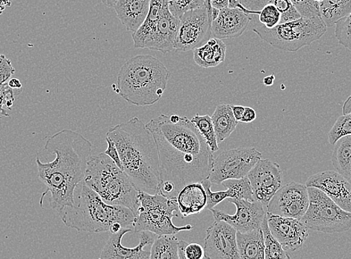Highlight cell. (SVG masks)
Returning <instances> with one entry per match:
<instances>
[{
  "mask_svg": "<svg viewBox=\"0 0 351 259\" xmlns=\"http://www.w3.org/2000/svg\"><path fill=\"white\" fill-rule=\"evenodd\" d=\"M83 182L105 203L129 208L136 216L140 206L139 190L126 172L105 153L90 156Z\"/></svg>",
  "mask_w": 351,
  "mask_h": 259,
  "instance_id": "6",
  "label": "cell"
},
{
  "mask_svg": "<svg viewBox=\"0 0 351 259\" xmlns=\"http://www.w3.org/2000/svg\"><path fill=\"white\" fill-rule=\"evenodd\" d=\"M351 136V113L343 114L337 119L328 133L331 145H335L341 137Z\"/></svg>",
  "mask_w": 351,
  "mask_h": 259,
  "instance_id": "33",
  "label": "cell"
},
{
  "mask_svg": "<svg viewBox=\"0 0 351 259\" xmlns=\"http://www.w3.org/2000/svg\"><path fill=\"white\" fill-rule=\"evenodd\" d=\"M335 36L339 43L351 50V12L336 23Z\"/></svg>",
  "mask_w": 351,
  "mask_h": 259,
  "instance_id": "36",
  "label": "cell"
},
{
  "mask_svg": "<svg viewBox=\"0 0 351 259\" xmlns=\"http://www.w3.org/2000/svg\"><path fill=\"white\" fill-rule=\"evenodd\" d=\"M228 202L237 207L235 214H228L219 210L213 208L212 212L215 221L227 222L235 228L237 232H247L261 228L266 216L264 206L254 200L229 198Z\"/></svg>",
  "mask_w": 351,
  "mask_h": 259,
  "instance_id": "13",
  "label": "cell"
},
{
  "mask_svg": "<svg viewBox=\"0 0 351 259\" xmlns=\"http://www.w3.org/2000/svg\"><path fill=\"white\" fill-rule=\"evenodd\" d=\"M195 126L202 134L207 145L211 149V151L214 153L219 150L218 140L214 129L213 121L210 115L206 114L200 116L196 114L191 120Z\"/></svg>",
  "mask_w": 351,
  "mask_h": 259,
  "instance_id": "31",
  "label": "cell"
},
{
  "mask_svg": "<svg viewBox=\"0 0 351 259\" xmlns=\"http://www.w3.org/2000/svg\"><path fill=\"white\" fill-rule=\"evenodd\" d=\"M256 119V112L254 108L250 107H245L243 115L241 116L240 122L241 123H252Z\"/></svg>",
  "mask_w": 351,
  "mask_h": 259,
  "instance_id": "44",
  "label": "cell"
},
{
  "mask_svg": "<svg viewBox=\"0 0 351 259\" xmlns=\"http://www.w3.org/2000/svg\"><path fill=\"white\" fill-rule=\"evenodd\" d=\"M211 119L219 144L231 136L239 123L228 104L217 106Z\"/></svg>",
  "mask_w": 351,
  "mask_h": 259,
  "instance_id": "26",
  "label": "cell"
},
{
  "mask_svg": "<svg viewBox=\"0 0 351 259\" xmlns=\"http://www.w3.org/2000/svg\"><path fill=\"white\" fill-rule=\"evenodd\" d=\"M227 47L219 38H210L193 50L195 63L203 69L215 68L225 61Z\"/></svg>",
  "mask_w": 351,
  "mask_h": 259,
  "instance_id": "24",
  "label": "cell"
},
{
  "mask_svg": "<svg viewBox=\"0 0 351 259\" xmlns=\"http://www.w3.org/2000/svg\"><path fill=\"white\" fill-rule=\"evenodd\" d=\"M238 251L240 258L265 259L264 238L262 228L237 232Z\"/></svg>",
  "mask_w": 351,
  "mask_h": 259,
  "instance_id": "25",
  "label": "cell"
},
{
  "mask_svg": "<svg viewBox=\"0 0 351 259\" xmlns=\"http://www.w3.org/2000/svg\"><path fill=\"white\" fill-rule=\"evenodd\" d=\"M77 188L79 193L75 191L74 204L60 213L66 227L90 233L110 231L114 223H121L123 227H133L136 215L129 208L105 203L83 181Z\"/></svg>",
  "mask_w": 351,
  "mask_h": 259,
  "instance_id": "4",
  "label": "cell"
},
{
  "mask_svg": "<svg viewBox=\"0 0 351 259\" xmlns=\"http://www.w3.org/2000/svg\"><path fill=\"white\" fill-rule=\"evenodd\" d=\"M186 259L205 258L204 249L202 245L192 243L189 244L185 250Z\"/></svg>",
  "mask_w": 351,
  "mask_h": 259,
  "instance_id": "41",
  "label": "cell"
},
{
  "mask_svg": "<svg viewBox=\"0 0 351 259\" xmlns=\"http://www.w3.org/2000/svg\"><path fill=\"white\" fill-rule=\"evenodd\" d=\"M263 232L265 259H287L290 256L284 249L279 242L275 239L267 223V215L261 225Z\"/></svg>",
  "mask_w": 351,
  "mask_h": 259,
  "instance_id": "32",
  "label": "cell"
},
{
  "mask_svg": "<svg viewBox=\"0 0 351 259\" xmlns=\"http://www.w3.org/2000/svg\"><path fill=\"white\" fill-rule=\"evenodd\" d=\"M122 228H123V227L121 223H114L111 225L110 231L111 232V233L114 234L119 232V231H121Z\"/></svg>",
  "mask_w": 351,
  "mask_h": 259,
  "instance_id": "51",
  "label": "cell"
},
{
  "mask_svg": "<svg viewBox=\"0 0 351 259\" xmlns=\"http://www.w3.org/2000/svg\"><path fill=\"white\" fill-rule=\"evenodd\" d=\"M149 4L150 0H118L114 8L123 26L132 34L145 21Z\"/></svg>",
  "mask_w": 351,
  "mask_h": 259,
  "instance_id": "21",
  "label": "cell"
},
{
  "mask_svg": "<svg viewBox=\"0 0 351 259\" xmlns=\"http://www.w3.org/2000/svg\"><path fill=\"white\" fill-rule=\"evenodd\" d=\"M341 174L351 184V163L341 171Z\"/></svg>",
  "mask_w": 351,
  "mask_h": 259,
  "instance_id": "50",
  "label": "cell"
},
{
  "mask_svg": "<svg viewBox=\"0 0 351 259\" xmlns=\"http://www.w3.org/2000/svg\"><path fill=\"white\" fill-rule=\"evenodd\" d=\"M179 211L183 217L202 212L207 205V195L202 182L184 186L177 196Z\"/></svg>",
  "mask_w": 351,
  "mask_h": 259,
  "instance_id": "22",
  "label": "cell"
},
{
  "mask_svg": "<svg viewBox=\"0 0 351 259\" xmlns=\"http://www.w3.org/2000/svg\"><path fill=\"white\" fill-rule=\"evenodd\" d=\"M237 1L247 10L254 12L258 15L262 8L269 3L270 0H237Z\"/></svg>",
  "mask_w": 351,
  "mask_h": 259,
  "instance_id": "42",
  "label": "cell"
},
{
  "mask_svg": "<svg viewBox=\"0 0 351 259\" xmlns=\"http://www.w3.org/2000/svg\"><path fill=\"white\" fill-rule=\"evenodd\" d=\"M106 140L107 142L108 147L104 153L108 156H110L121 169L123 170L118 149H117L114 142L111 138L108 137H106Z\"/></svg>",
  "mask_w": 351,
  "mask_h": 259,
  "instance_id": "43",
  "label": "cell"
},
{
  "mask_svg": "<svg viewBox=\"0 0 351 259\" xmlns=\"http://www.w3.org/2000/svg\"><path fill=\"white\" fill-rule=\"evenodd\" d=\"M303 18H313L321 16L320 4L315 0H291Z\"/></svg>",
  "mask_w": 351,
  "mask_h": 259,
  "instance_id": "39",
  "label": "cell"
},
{
  "mask_svg": "<svg viewBox=\"0 0 351 259\" xmlns=\"http://www.w3.org/2000/svg\"><path fill=\"white\" fill-rule=\"evenodd\" d=\"M235 228L223 221H215L206 230L204 239L205 258L239 259Z\"/></svg>",
  "mask_w": 351,
  "mask_h": 259,
  "instance_id": "14",
  "label": "cell"
},
{
  "mask_svg": "<svg viewBox=\"0 0 351 259\" xmlns=\"http://www.w3.org/2000/svg\"><path fill=\"white\" fill-rule=\"evenodd\" d=\"M252 21L250 14L240 8H224L212 23V34L221 40L238 38L243 34Z\"/></svg>",
  "mask_w": 351,
  "mask_h": 259,
  "instance_id": "19",
  "label": "cell"
},
{
  "mask_svg": "<svg viewBox=\"0 0 351 259\" xmlns=\"http://www.w3.org/2000/svg\"><path fill=\"white\" fill-rule=\"evenodd\" d=\"M101 2L107 7L114 8L118 0H101Z\"/></svg>",
  "mask_w": 351,
  "mask_h": 259,
  "instance_id": "53",
  "label": "cell"
},
{
  "mask_svg": "<svg viewBox=\"0 0 351 259\" xmlns=\"http://www.w3.org/2000/svg\"><path fill=\"white\" fill-rule=\"evenodd\" d=\"M308 202L306 185L292 182L276 192L266 207L267 212L300 220L307 210Z\"/></svg>",
  "mask_w": 351,
  "mask_h": 259,
  "instance_id": "12",
  "label": "cell"
},
{
  "mask_svg": "<svg viewBox=\"0 0 351 259\" xmlns=\"http://www.w3.org/2000/svg\"><path fill=\"white\" fill-rule=\"evenodd\" d=\"M351 12V0H323L320 3L321 18L327 27Z\"/></svg>",
  "mask_w": 351,
  "mask_h": 259,
  "instance_id": "27",
  "label": "cell"
},
{
  "mask_svg": "<svg viewBox=\"0 0 351 259\" xmlns=\"http://www.w3.org/2000/svg\"><path fill=\"white\" fill-rule=\"evenodd\" d=\"M180 19L174 51L187 52L203 46L212 36V20L206 6L184 14Z\"/></svg>",
  "mask_w": 351,
  "mask_h": 259,
  "instance_id": "11",
  "label": "cell"
},
{
  "mask_svg": "<svg viewBox=\"0 0 351 259\" xmlns=\"http://www.w3.org/2000/svg\"><path fill=\"white\" fill-rule=\"evenodd\" d=\"M8 86L15 90H22L23 86L20 80L16 79H12L8 82Z\"/></svg>",
  "mask_w": 351,
  "mask_h": 259,
  "instance_id": "47",
  "label": "cell"
},
{
  "mask_svg": "<svg viewBox=\"0 0 351 259\" xmlns=\"http://www.w3.org/2000/svg\"><path fill=\"white\" fill-rule=\"evenodd\" d=\"M221 185L224 190L226 199H242L254 201V193L252 185L247 177L241 179H232L223 181Z\"/></svg>",
  "mask_w": 351,
  "mask_h": 259,
  "instance_id": "29",
  "label": "cell"
},
{
  "mask_svg": "<svg viewBox=\"0 0 351 259\" xmlns=\"http://www.w3.org/2000/svg\"><path fill=\"white\" fill-rule=\"evenodd\" d=\"M92 151L90 141L71 130H63L46 141L44 152L55 156L52 162L44 163L38 157V175L46 186L40 205L49 195V204L61 213L75 202V191L85 178Z\"/></svg>",
  "mask_w": 351,
  "mask_h": 259,
  "instance_id": "2",
  "label": "cell"
},
{
  "mask_svg": "<svg viewBox=\"0 0 351 259\" xmlns=\"http://www.w3.org/2000/svg\"><path fill=\"white\" fill-rule=\"evenodd\" d=\"M170 72L158 58L149 55L132 57L119 73L118 92L130 104L152 106L160 101Z\"/></svg>",
  "mask_w": 351,
  "mask_h": 259,
  "instance_id": "5",
  "label": "cell"
},
{
  "mask_svg": "<svg viewBox=\"0 0 351 259\" xmlns=\"http://www.w3.org/2000/svg\"><path fill=\"white\" fill-rule=\"evenodd\" d=\"M168 5V0H150L149 12L145 21L137 32L132 34L135 48H145L165 8Z\"/></svg>",
  "mask_w": 351,
  "mask_h": 259,
  "instance_id": "23",
  "label": "cell"
},
{
  "mask_svg": "<svg viewBox=\"0 0 351 259\" xmlns=\"http://www.w3.org/2000/svg\"><path fill=\"white\" fill-rule=\"evenodd\" d=\"M180 23V19L173 16L169 10V5L167 6L145 48L162 53L173 51Z\"/></svg>",
  "mask_w": 351,
  "mask_h": 259,
  "instance_id": "20",
  "label": "cell"
},
{
  "mask_svg": "<svg viewBox=\"0 0 351 259\" xmlns=\"http://www.w3.org/2000/svg\"><path fill=\"white\" fill-rule=\"evenodd\" d=\"M247 177L252 185L254 199L265 207L282 186L280 166L269 160L261 158Z\"/></svg>",
  "mask_w": 351,
  "mask_h": 259,
  "instance_id": "15",
  "label": "cell"
},
{
  "mask_svg": "<svg viewBox=\"0 0 351 259\" xmlns=\"http://www.w3.org/2000/svg\"><path fill=\"white\" fill-rule=\"evenodd\" d=\"M234 116L237 121L240 122L242 115H243L245 107L242 106H230Z\"/></svg>",
  "mask_w": 351,
  "mask_h": 259,
  "instance_id": "45",
  "label": "cell"
},
{
  "mask_svg": "<svg viewBox=\"0 0 351 259\" xmlns=\"http://www.w3.org/2000/svg\"><path fill=\"white\" fill-rule=\"evenodd\" d=\"M281 14L271 3L265 5L258 14V21L267 29H272L280 23Z\"/></svg>",
  "mask_w": 351,
  "mask_h": 259,
  "instance_id": "38",
  "label": "cell"
},
{
  "mask_svg": "<svg viewBox=\"0 0 351 259\" xmlns=\"http://www.w3.org/2000/svg\"><path fill=\"white\" fill-rule=\"evenodd\" d=\"M266 215L273 236L287 252H294L303 247L308 237V229L300 220L267 212Z\"/></svg>",
  "mask_w": 351,
  "mask_h": 259,
  "instance_id": "16",
  "label": "cell"
},
{
  "mask_svg": "<svg viewBox=\"0 0 351 259\" xmlns=\"http://www.w3.org/2000/svg\"><path fill=\"white\" fill-rule=\"evenodd\" d=\"M275 77L274 75H271V76L266 77L264 78L263 82L265 86H271L274 84Z\"/></svg>",
  "mask_w": 351,
  "mask_h": 259,
  "instance_id": "52",
  "label": "cell"
},
{
  "mask_svg": "<svg viewBox=\"0 0 351 259\" xmlns=\"http://www.w3.org/2000/svg\"><path fill=\"white\" fill-rule=\"evenodd\" d=\"M11 6L12 2L10 0H0V15L5 12L6 8Z\"/></svg>",
  "mask_w": 351,
  "mask_h": 259,
  "instance_id": "49",
  "label": "cell"
},
{
  "mask_svg": "<svg viewBox=\"0 0 351 259\" xmlns=\"http://www.w3.org/2000/svg\"><path fill=\"white\" fill-rule=\"evenodd\" d=\"M178 244L174 236H158L150 249V259H179Z\"/></svg>",
  "mask_w": 351,
  "mask_h": 259,
  "instance_id": "28",
  "label": "cell"
},
{
  "mask_svg": "<svg viewBox=\"0 0 351 259\" xmlns=\"http://www.w3.org/2000/svg\"><path fill=\"white\" fill-rule=\"evenodd\" d=\"M152 132L160 163L157 194L177 198L180 190L210 177L214 156L202 134L187 116L172 122L160 114L146 124Z\"/></svg>",
  "mask_w": 351,
  "mask_h": 259,
  "instance_id": "1",
  "label": "cell"
},
{
  "mask_svg": "<svg viewBox=\"0 0 351 259\" xmlns=\"http://www.w3.org/2000/svg\"><path fill=\"white\" fill-rule=\"evenodd\" d=\"M171 14L180 18L187 12L197 10L205 5V0H168Z\"/></svg>",
  "mask_w": 351,
  "mask_h": 259,
  "instance_id": "35",
  "label": "cell"
},
{
  "mask_svg": "<svg viewBox=\"0 0 351 259\" xmlns=\"http://www.w3.org/2000/svg\"><path fill=\"white\" fill-rule=\"evenodd\" d=\"M328 27L321 16L313 18H300L277 27L267 29L262 23L256 24L253 31L266 43L286 52H297L319 40L327 32Z\"/></svg>",
  "mask_w": 351,
  "mask_h": 259,
  "instance_id": "7",
  "label": "cell"
},
{
  "mask_svg": "<svg viewBox=\"0 0 351 259\" xmlns=\"http://www.w3.org/2000/svg\"><path fill=\"white\" fill-rule=\"evenodd\" d=\"M132 231L131 228L123 227L119 232L112 233L99 258L150 259V252L145 251L144 248L152 245L158 236L149 231L140 232L138 245L133 248L125 247L122 245V239L127 233Z\"/></svg>",
  "mask_w": 351,
  "mask_h": 259,
  "instance_id": "18",
  "label": "cell"
},
{
  "mask_svg": "<svg viewBox=\"0 0 351 259\" xmlns=\"http://www.w3.org/2000/svg\"><path fill=\"white\" fill-rule=\"evenodd\" d=\"M106 137L116 145L123 169L138 190L157 194L160 182V163L152 132L139 119L132 118L110 129Z\"/></svg>",
  "mask_w": 351,
  "mask_h": 259,
  "instance_id": "3",
  "label": "cell"
},
{
  "mask_svg": "<svg viewBox=\"0 0 351 259\" xmlns=\"http://www.w3.org/2000/svg\"><path fill=\"white\" fill-rule=\"evenodd\" d=\"M140 206L133 223L136 232L149 231L158 236H175L182 231L193 229L191 224L177 227L172 221L179 217L177 198H168L161 195H149L139 190Z\"/></svg>",
  "mask_w": 351,
  "mask_h": 259,
  "instance_id": "8",
  "label": "cell"
},
{
  "mask_svg": "<svg viewBox=\"0 0 351 259\" xmlns=\"http://www.w3.org/2000/svg\"><path fill=\"white\" fill-rule=\"evenodd\" d=\"M269 3L275 5L280 12V23L295 21L302 18V15L298 12L291 0H270Z\"/></svg>",
  "mask_w": 351,
  "mask_h": 259,
  "instance_id": "37",
  "label": "cell"
},
{
  "mask_svg": "<svg viewBox=\"0 0 351 259\" xmlns=\"http://www.w3.org/2000/svg\"><path fill=\"white\" fill-rule=\"evenodd\" d=\"M262 157V153L255 148L225 150L214 158L208 179L215 185H221L227 180L246 177Z\"/></svg>",
  "mask_w": 351,
  "mask_h": 259,
  "instance_id": "10",
  "label": "cell"
},
{
  "mask_svg": "<svg viewBox=\"0 0 351 259\" xmlns=\"http://www.w3.org/2000/svg\"><path fill=\"white\" fill-rule=\"evenodd\" d=\"M15 73V69L10 60L0 54V83L6 82Z\"/></svg>",
  "mask_w": 351,
  "mask_h": 259,
  "instance_id": "40",
  "label": "cell"
},
{
  "mask_svg": "<svg viewBox=\"0 0 351 259\" xmlns=\"http://www.w3.org/2000/svg\"><path fill=\"white\" fill-rule=\"evenodd\" d=\"M306 186L320 189L342 210L351 213V184L339 172L317 173L307 180Z\"/></svg>",
  "mask_w": 351,
  "mask_h": 259,
  "instance_id": "17",
  "label": "cell"
},
{
  "mask_svg": "<svg viewBox=\"0 0 351 259\" xmlns=\"http://www.w3.org/2000/svg\"><path fill=\"white\" fill-rule=\"evenodd\" d=\"M332 155V164L339 173L351 163V136L339 138Z\"/></svg>",
  "mask_w": 351,
  "mask_h": 259,
  "instance_id": "30",
  "label": "cell"
},
{
  "mask_svg": "<svg viewBox=\"0 0 351 259\" xmlns=\"http://www.w3.org/2000/svg\"><path fill=\"white\" fill-rule=\"evenodd\" d=\"M189 244L186 241L181 240L179 241L178 244V255L179 259H186L185 250L186 247Z\"/></svg>",
  "mask_w": 351,
  "mask_h": 259,
  "instance_id": "46",
  "label": "cell"
},
{
  "mask_svg": "<svg viewBox=\"0 0 351 259\" xmlns=\"http://www.w3.org/2000/svg\"><path fill=\"white\" fill-rule=\"evenodd\" d=\"M342 112H343V114L351 113V95L349 96L344 103L343 108H342Z\"/></svg>",
  "mask_w": 351,
  "mask_h": 259,
  "instance_id": "48",
  "label": "cell"
},
{
  "mask_svg": "<svg viewBox=\"0 0 351 259\" xmlns=\"http://www.w3.org/2000/svg\"><path fill=\"white\" fill-rule=\"evenodd\" d=\"M21 91L22 90L12 88L7 82L0 83V119L3 116H10L6 112V108L8 110H11L15 97L19 96Z\"/></svg>",
  "mask_w": 351,
  "mask_h": 259,
  "instance_id": "34",
  "label": "cell"
},
{
  "mask_svg": "<svg viewBox=\"0 0 351 259\" xmlns=\"http://www.w3.org/2000/svg\"><path fill=\"white\" fill-rule=\"evenodd\" d=\"M308 206L300 219L308 230L332 234L351 228V213L342 210L319 188L308 187Z\"/></svg>",
  "mask_w": 351,
  "mask_h": 259,
  "instance_id": "9",
  "label": "cell"
},
{
  "mask_svg": "<svg viewBox=\"0 0 351 259\" xmlns=\"http://www.w3.org/2000/svg\"><path fill=\"white\" fill-rule=\"evenodd\" d=\"M315 1L320 4V3H322L323 1V0H315Z\"/></svg>",
  "mask_w": 351,
  "mask_h": 259,
  "instance_id": "54",
  "label": "cell"
}]
</instances>
